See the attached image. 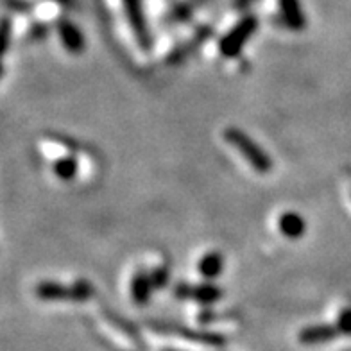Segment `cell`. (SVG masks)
Segmentation results:
<instances>
[{
  "mask_svg": "<svg viewBox=\"0 0 351 351\" xmlns=\"http://www.w3.org/2000/svg\"><path fill=\"white\" fill-rule=\"evenodd\" d=\"M224 140H226L228 143H231V145L247 160V163H250L256 172L265 174V172H269L273 169V160L269 158V154L260 147L258 143L251 138L250 134L244 133V131L239 130V128H228V130L224 131Z\"/></svg>",
  "mask_w": 351,
  "mask_h": 351,
  "instance_id": "6da1fadb",
  "label": "cell"
},
{
  "mask_svg": "<svg viewBox=\"0 0 351 351\" xmlns=\"http://www.w3.org/2000/svg\"><path fill=\"white\" fill-rule=\"evenodd\" d=\"M149 326L158 333L163 335H174V337L185 339L190 342H197V344H204V346L221 348L226 344V337L217 332H204V330H192L185 328L178 323H163V321H149Z\"/></svg>",
  "mask_w": 351,
  "mask_h": 351,
  "instance_id": "7a4b0ae2",
  "label": "cell"
},
{
  "mask_svg": "<svg viewBox=\"0 0 351 351\" xmlns=\"http://www.w3.org/2000/svg\"><path fill=\"white\" fill-rule=\"evenodd\" d=\"M256 27H258V22H256L254 16L250 14V16L242 19L226 36L222 38L221 43H219V52L224 58H235V56H239L245 43H247V40L253 36Z\"/></svg>",
  "mask_w": 351,
  "mask_h": 351,
  "instance_id": "3957f363",
  "label": "cell"
},
{
  "mask_svg": "<svg viewBox=\"0 0 351 351\" xmlns=\"http://www.w3.org/2000/svg\"><path fill=\"white\" fill-rule=\"evenodd\" d=\"M176 298L180 300H195L201 305H212L222 298V289L213 283H203V285H185L180 283L174 291Z\"/></svg>",
  "mask_w": 351,
  "mask_h": 351,
  "instance_id": "277c9868",
  "label": "cell"
},
{
  "mask_svg": "<svg viewBox=\"0 0 351 351\" xmlns=\"http://www.w3.org/2000/svg\"><path fill=\"white\" fill-rule=\"evenodd\" d=\"M122 4H124L125 14H128L130 25L133 27V33L136 36V40H138L140 47H142L143 51H149L153 42H151V34H149L140 0H122Z\"/></svg>",
  "mask_w": 351,
  "mask_h": 351,
  "instance_id": "5b68a950",
  "label": "cell"
},
{
  "mask_svg": "<svg viewBox=\"0 0 351 351\" xmlns=\"http://www.w3.org/2000/svg\"><path fill=\"white\" fill-rule=\"evenodd\" d=\"M341 335L335 324H312L298 333V341L303 344H321V342H328Z\"/></svg>",
  "mask_w": 351,
  "mask_h": 351,
  "instance_id": "8992f818",
  "label": "cell"
},
{
  "mask_svg": "<svg viewBox=\"0 0 351 351\" xmlns=\"http://www.w3.org/2000/svg\"><path fill=\"white\" fill-rule=\"evenodd\" d=\"M58 33H60L61 42L70 54H81L84 51V38L74 23L69 22V20H61L58 23Z\"/></svg>",
  "mask_w": 351,
  "mask_h": 351,
  "instance_id": "52a82bcc",
  "label": "cell"
},
{
  "mask_svg": "<svg viewBox=\"0 0 351 351\" xmlns=\"http://www.w3.org/2000/svg\"><path fill=\"white\" fill-rule=\"evenodd\" d=\"M278 228L282 231V235L287 237V239H301L305 235L306 224L305 219L301 217L300 213L296 212H285L282 213V217L278 221Z\"/></svg>",
  "mask_w": 351,
  "mask_h": 351,
  "instance_id": "ba28073f",
  "label": "cell"
},
{
  "mask_svg": "<svg viewBox=\"0 0 351 351\" xmlns=\"http://www.w3.org/2000/svg\"><path fill=\"white\" fill-rule=\"evenodd\" d=\"M153 278L151 273H145V271H138V273L133 276V282H131V296H133L134 303L136 305H145L151 298V292H153Z\"/></svg>",
  "mask_w": 351,
  "mask_h": 351,
  "instance_id": "9c48e42d",
  "label": "cell"
},
{
  "mask_svg": "<svg viewBox=\"0 0 351 351\" xmlns=\"http://www.w3.org/2000/svg\"><path fill=\"white\" fill-rule=\"evenodd\" d=\"M36 296L43 301L72 300V287L61 285L58 282H42L36 285Z\"/></svg>",
  "mask_w": 351,
  "mask_h": 351,
  "instance_id": "30bf717a",
  "label": "cell"
},
{
  "mask_svg": "<svg viewBox=\"0 0 351 351\" xmlns=\"http://www.w3.org/2000/svg\"><path fill=\"white\" fill-rule=\"evenodd\" d=\"M280 10H282L283 20L292 31H301L305 27V14L301 10L300 0H280Z\"/></svg>",
  "mask_w": 351,
  "mask_h": 351,
  "instance_id": "8fae6325",
  "label": "cell"
},
{
  "mask_svg": "<svg viewBox=\"0 0 351 351\" xmlns=\"http://www.w3.org/2000/svg\"><path fill=\"white\" fill-rule=\"evenodd\" d=\"M197 269L206 280H215L222 273V269H224V256L219 251L206 253L201 258V262H199Z\"/></svg>",
  "mask_w": 351,
  "mask_h": 351,
  "instance_id": "7c38bea8",
  "label": "cell"
},
{
  "mask_svg": "<svg viewBox=\"0 0 351 351\" xmlns=\"http://www.w3.org/2000/svg\"><path fill=\"white\" fill-rule=\"evenodd\" d=\"M54 174L63 181H72L77 174V160L75 156H63L60 160H56L54 165Z\"/></svg>",
  "mask_w": 351,
  "mask_h": 351,
  "instance_id": "4fadbf2b",
  "label": "cell"
},
{
  "mask_svg": "<svg viewBox=\"0 0 351 351\" xmlns=\"http://www.w3.org/2000/svg\"><path fill=\"white\" fill-rule=\"evenodd\" d=\"M95 294V289L90 282L86 280H77V282L72 285V300L74 301H86Z\"/></svg>",
  "mask_w": 351,
  "mask_h": 351,
  "instance_id": "5bb4252c",
  "label": "cell"
},
{
  "mask_svg": "<svg viewBox=\"0 0 351 351\" xmlns=\"http://www.w3.org/2000/svg\"><path fill=\"white\" fill-rule=\"evenodd\" d=\"M337 330L341 335H351V306L350 308H344L339 314V319H337Z\"/></svg>",
  "mask_w": 351,
  "mask_h": 351,
  "instance_id": "9a60e30c",
  "label": "cell"
},
{
  "mask_svg": "<svg viewBox=\"0 0 351 351\" xmlns=\"http://www.w3.org/2000/svg\"><path fill=\"white\" fill-rule=\"evenodd\" d=\"M151 278H153V285L156 289H163L169 282V269L167 267H158L151 273Z\"/></svg>",
  "mask_w": 351,
  "mask_h": 351,
  "instance_id": "2e32d148",
  "label": "cell"
},
{
  "mask_svg": "<svg viewBox=\"0 0 351 351\" xmlns=\"http://www.w3.org/2000/svg\"><path fill=\"white\" fill-rule=\"evenodd\" d=\"M10 38H11V20L10 16H4V20H2V54H5L8 49H10Z\"/></svg>",
  "mask_w": 351,
  "mask_h": 351,
  "instance_id": "e0dca14e",
  "label": "cell"
},
{
  "mask_svg": "<svg viewBox=\"0 0 351 351\" xmlns=\"http://www.w3.org/2000/svg\"><path fill=\"white\" fill-rule=\"evenodd\" d=\"M5 2H8V5H10L11 10L20 11V13L31 10V5H29L27 0H5Z\"/></svg>",
  "mask_w": 351,
  "mask_h": 351,
  "instance_id": "ac0fdd59",
  "label": "cell"
},
{
  "mask_svg": "<svg viewBox=\"0 0 351 351\" xmlns=\"http://www.w3.org/2000/svg\"><path fill=\"white\" fill-rule=\"evenodd\" d=\"M251 4V0H235V8L237 10H244Z\"/></svg>",
  "mask_w": 351,
  "mask_h": 351,
  "instance_id": "d6986e66",
  "label": "cell"
}]
</instances>
